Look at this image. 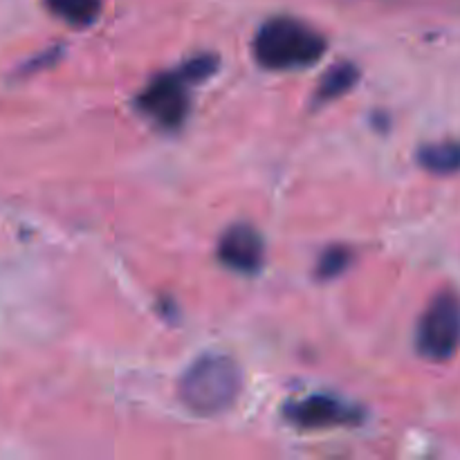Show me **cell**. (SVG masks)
<instances>
[{
	"label": "cell",
	"mask_w": 460,
	"mask_h": 460,
	"mask_svg": "<svg viewBox=\"0 0 460 460\" xmlns=\"http://www.w3.org/2000/svg\"><path fill=\"white\" fill-rule=\"evenodd\" d=\"M243 391L241 367L229 355L209 353L198 358L178 385L184 407L196 416H218L236 404Z\"/></svg>",
	"instance_id": "1"
},
{
	"label": "cell",
	"mask_w": 460,
	"mask_h": 460,
	"mask_svg": "<svg viewBox=\"0 0 460 460\" xmlns=\"http://www.w3.org/2000/svg\"><path fill=\"white\" fill-rule=\"evenodd\" d=\"M326 39L308 22L292 16H272L254 36V58L268 70L310 67L326 54Z\"/></svg>",
	"instance_id": "2"
},
{
	"label": "cell",
	"mask_w": 460,
	"mask_h": 460,
	"mask_svg": "<svg viewBox=\"0 0 460 460\" xmlns=\"http://www.w3.org/2000/svg\"><path fill=\"white\" fill-rule=\"evenodd\" d=\"M418 353L431 362H447L460 346V299L440 292L422 313L416 332Z\"/></svg>",
	"instance_id": "3"
},
{
	"label": "cell",
	"mask_w": 460,
	"mask_h": 460,
	"mask_svg": "<svg viewBox=\"0 0 460 460\" xmlns=\"http://www.w3.org/2000/svg\"><path fill=\"white\" fill-rule=\"evenodd\" d=\"M137 108L162 128H180L191 108L189 79L180 70L162 72L137 94Z\"/></svg>",
	"instance_id": "4"
},
{
	"label": "cell",
	"mask_w": 460,
	"mask_h": 460,
	"mask_svg": "<svg viewBox=\"0 0 460 460\" xmlns=\"http://www.w3.org/2000/svg\"><path fill=\"white\" fill-rule=\"evenodd\" d=\"M286 420L299 429H328V427H350L359 425L362 420V409L346 404L344 400L335 395L317 394L308 398L288 402Z\"/></svg>",
	"instance_id": "5"
},
{
	"label": "cell",
	"mask_w": 460,
	"mask_h": 460,
	"mask_svg": "<svg viewBox=\"0 0 460 460\" xmlns=\"http://www.w3.org/2000/svg\"><path fill=\"white\" fill-rule=\"evenodd\" d=\"M218 259L225 268L241 274H254L265 263L263 236L252 225H232L220 236Z\"/></svg>",
	"instance_id": "6"
},
{
	"label": "cell",
	"mask_w": 460,
	"mask_h": 460,
	"mask_svg": "<svg viewBox=\"0 0 460 460\" xmlns=\"http://www.w3.org/2000/svg\"><path fill=\"white\" fill-rule=\"evenodd\" d=\"M358 79V66H353V63L349 61L335 63V66L322 76V81H319V88L317 93H314V103L319 106V103H331L335 102V99L344 97L346 93H350V90L355 88Z\"/></svg>",
	"instance_id": "7"
},
{
	"label": "cell",
	"mask_w": 460,
	"mask_h": 460,
	"mask_svg": "<svg viewBox=\"0 0 460 460\" xmlns=\"http://www.w3.org/2000/svg\"><path fill=\"white\" fill-rule=\"evenodd\" d=\"M52 16L72 27H90L103 9V0H43Z\"/></svg>",
	"instance_id": "8"
},
{
	"label": "cell",
	"mask_w": 460,
	"mask_h": 460,
	"mask_svg": "<svg viewBox=\"0 0 460 460\" xmlns=\"http://www.w3.org/2000/svg\"><path fill=\"white\" fill-rule=\"evenodd\" d=\"M418 162L422 169L436 175H452L460 171V142L427 144L418 151Z\"/></svg>",
	"instance_id": "9"
},
{
	"label": "cell",
	"mask_w": 460,
	"mask_h": 460,
	"mask_svg": "<svg viewBox=\"0 0 460 460\" xmlns=\"http://www.w3.org/2000/svg\"><path fill=\"white\" fill-rule=\"evenodd\" d=\"M353 263V250H349L346 245H332L319 256L317 263V279L322 281H332V279L341 277L346 270Z\"/></svg>",
	"instance_id": "10"
},
{
	"label": "cell",
	"mask_w": 460,
	"mask_h": 460,
	"mask_svg": "<svg viewBox=\"0 0 460 460\" xmlns=\"http://www.w3.org/2000/svg\"><path fill=\"white\" fill-rule=\"evenodd\" d=\"M218 67V57L216 54H198V57L189 58L180 66V72L189 79V84H200V81L209 79Z\"/></svg>",
	"instance_id": "11"
}]
</instances>
